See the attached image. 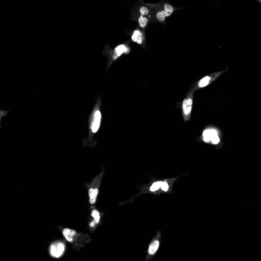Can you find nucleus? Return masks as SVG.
<instances>
[{
    "mask_svg": "<svg viewBox=\"0 0 261 261\" xmlns=\"http://www.w3.org/2000/svg\"><path fill=\"white\" fill-rule=\"evenodd\" d=\"M227 70L225 69L222 71L214 73L204 77L198 82V87L199 88H201L207 86Z\"/></svg>",
    "mask_w": 261,
    "mask_h": 261,
    "instance_id": "nucleus-3",
    "label": "nucleus"
},
{
    "mask_svg": "<svg viewBox=\"0 0 261 261\" xmlns=\"http://www.w3.org/2000/svg\"><path fill=\"white\" fill-rule=\"evenodd\" d=\"M202 137L204 141L216 144L219 143L220 139L218 131L214 128H208L204 130L202 133Z\"/></svg>",
    "mask_w": 261,
    "mask_h": 261,
    "instance_id": "nucleus-2",
    "label": "nucleus"
},
{
    "mask_svg": "<svg viewBox=\"0 0 261 261\" xmlns=\"http://www.w3.org/2000/svg\"><path fill=\"white\" fill-rule=\"evenodd\" d=\"M140 12L141 15L147 14L149 12L148 9L145 7H142L140 9Z\"/></svg>",
    "mask_w": 261,
    "mask_h": 261,
    "instance_id": "nucleus-14",
    "label": "nucleus"
},
{
    "mask_svg": "<svg viewBox=\"0 0 261 261\" xmlns=\"http://www.w3.org/2000/svg\"><path fill=\"white\" fill-rule=\"evenodd\" d=\"M193 92H190L183 100L181 106L182 115L184 120L186 121L189 120L192 111L193 101Z\"/></svg>",
    "mask_w": 261,
    "mask_h": 261,
    "instance_id": "nucleus-1",
    "label": "nucleus"
},
{
    "mask_svg": "<svg viewBox=\"0 0 261 261\" xmlns=\"http://www.w3.org/2000/svg\"><path fill=\"white\" fill-rule=\"evenodd\" d=\"M91 216L94 218V221L95 223H98L100 219L99 212L96 210H94L92 212Z\"/></svg>",
    "mask_w": 261,
    "mask_h": 261,
    "instance_id": "nucleus-12",
    "label": "nucleus"
},
{
    "mask_svg": "<svg viewBox=\"0 0 261 261\" xmlns=\"http://www.w3.org/2000/svg\"><path fill=\"white\" fill-rule=\"evenodd\" d=\"M148 21L147 19L145 17H143V15H141L138 19L139 25L142 27H144L146 25Z\"/></svg>",
    "mask_w": 261,
    "mask_h": 261,
    "instance_id": "nucleus-11",
    "label": "nucleus"
},
{
    "mask_svg": "<svg viewBox=\"0 0 261 261\" xmlns=\"http://www.w3.org/2000/svg\"><path fill=\"white\" fill-rule=\"evenodd\" d=\"M98 193V190L96 188L94 189H90L89 191V196L90 198L89 201L91 204L94 203Z\"/></svg>",
    "mask_w": 261,
    "mask_h": 261,
    "instance_id": "nucleus-9",
    "label": "nucleus"
},
{
    "mask_svg": "<svg viewBox=\"0 0 261 261\" xmlns=\"http://www.w3.org/2000/svg\"><path fill=\"white\" fill-rule=\"evenodd\" d=\"M161 187L162 189L165 191H167L168 188V186L165 182H162Z\"/></svg>",
    "mask_w": 261,
    "mask_h": 261,
    "instance_id": "nucleus-16",
    "label": "nucleus"
},
{
    "mask_svg": "<svg viewBox=\"0 0 261 261\" xmlns=\"http://www.w3.org/2000/svg\"><path fill=\"white\" fill-rule=\"evenodd\" d=\"M65 249V245L60 242H57L52 244L50 248V252L53 257L58 258L63 254Z\"/></svg>",
    "mask_w": 261,
    "mask_h": 261,
    "instance_id": "nucleus-4",
    "label": "nucleus"
},
{
    "mask_svg": "<svg viewBox=\"0 0 261 261\" xmlns=\"http://www.w3.org/2000/svg\"><path fill=\"white\" fill-rule=\"evenodd\" d=\"M63 233L66 239L68 241L71 242L73 240V237L75 233V232L74 230L65 228L63 230Z\"/></svg>",
    "mask_w": 261,
    "mask_h": 261,
    "instance_id": "nucleus-7",
    "label": "nucleus"
},
{
    "mask_svg": "<svg viewBox=\"0 0 261 261\" xmlns=\"http://www.w3.org/2000/svg\"><path fill=\"white\" fill-rule=\"evenodd\" d=\"M151 15H149L148 16V17L149 18H151Z\"/></svg>",
    "mask_w": 261,
    "mask_h": 261,
    "instance_id": "nucleus-18",
    "label": "nucleus"
},
{
    "mask_svg": "<svg viewBox=\"0 0 261 261\" xmlns=\"http://www.w3.org/2000/svg\"><path fill=\"white\" fill-rule=\"evenodd\" d=\"M143 36L142 33L139 30H135L133 32L131 39L133 41L137 42L138 44H141L142 42Z\"/></svg>",
    "mask_w": 261,
    "mask_h": 261,
    "instance_id": "nucleus-8",
    "label": "nucleus"
},
{
    "mask_svg": "<svg viewBox=\"0 0 261 261\" xmlns=\"http://www.w3.org/2000/svg\"><path fill=\"white\" fill-rule=\"evenodd\" d=\"M95 222L94 221L91 222L90 224V225L91 227H93L95 225Z\"/></svg>",
    "mask_w": 261,
    "mask_h": 261,
    "instance_id": "nucleus-17",
    "label": "nucleus"
},
{
    "mask_svg": "<svg viewBox=\"0 0 261 261\" xmlns=\"http://www.w3.org/2000/svg\"><path fill=\"white\" fill-rule=\"evenodd\" d=\"M128 49L123 44H120L117 46L115 48V51L117 57L119 56L124 52H127Z\"/></svg>",
    "mask_w": 261,
    "mask_h": 261,
    "instance_id": "nucleus-10",
    "label": "nucleus"
},
{
    "mask_svg": "<svg viewBox=\"0 0 261 261\" xmlns=\"http://www.w3.org/2000/svg\"><path fill=\"white\" fill-rule=\"evenodd\" d=\"M162 182H156L154 183L151 187L150 190L152 191H154L158 189L161 186Z\"/></svg>",
    "mask_w": 261,
    "mask_h": 261,
    "instance_id": "nucleus-13",
    "label": "nucleus"
},
{
    "mask_svg": "<svg viewBox=\"0 0 261 261\" xmlns=\"http://www.w3.org/2000/svg\"><path fill=\"white\" fill-rule=\"evenodd\" d=\"M10 109L5 111L1 110L0 111V121H1V119L4 116L7 115V113Z\"/></svg>",
    "mask_w": 261,
    "mask_h": 261,
    "instance_id": "nucleus-15",
    "label": "nucleus"
},
{
    "mask_svg": "<svg viewBox=\"0 0 261 261\" xmlns=\"http://www.w3.org/2000/svg\"><path fill=\"white\" fill-rule=\"evenodd\" d=\"M160 245L158 240H155L152 241L149 245L148 252L150 255L154 254L158 250Z\"/></svg>",
    "mask_w": 261,
    "mask_h": 261,
    "instance_id": "nucleus-6",
    "label": "nucleus"
},
{
    "mask_svg": "<svg viewBox=\"0 0 261 261\" xmlns=\"http://www.w3.org/2000/svg\"><path fill=\"white\" fill-rule=\"evenodd\" d=\"M164 10L157 13L156 17L160 21H163L166 16H170L174 10V9L171 5L166 3L164 5Z\"/></svg>",
    "mask_w": 261,
    "mask_h": 261,
    "instance_id": "nucleus-5",
    "label": "nucleus"
}]
</instances>
